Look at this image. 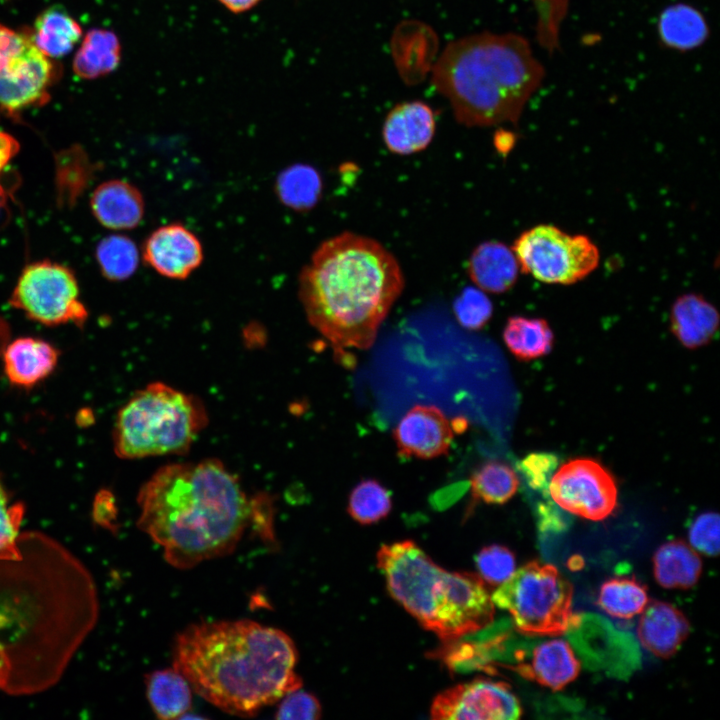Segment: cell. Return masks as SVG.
<instances>
[{
	"label": "cell",
	"mask_w": 720,
	"mask_h": 720,
	"mask_svg": "<svg viewBox=\"0 0 720 720\" xmlns=\"http://www.w3.org/2000/svg\"><path fill=\"white\" fill-rule=\"evenodd\" d=\"M20 554L0 558V691L12 696L56 685L99 615L86 566L54 538L21 532Z\"/></svg>",
	"instance_id": "cell-1"
},
{
	"label": "cell",
	"mask_w": 720,
	"mask_h": 720,
	"mask_svg": "<svg viewBox=\"0 0 720 720\" xmlns=\"http://www.w3.org/2000/svg\"><path fill=\"white\" fill-rule=\"evenodd\" d=\"M137 526L163 548L165 560L188 569L234 551L250 520L238 478L215 458L158 469L141 487Z\"/></svg>",
	"instance_id": "cell-2"
},
{
	"label": "cell",
	"mask_w": 720,
	"mask_h": 720,
	"mask_svg": "<svg viewBox=\"0 0 720 720\" xmlns=\"http://www.w3.org/2000/svg\"><path fill=\"white\" fill-rule=\"evenodd\" d=\"M298 653L282 630L248 619L192 624L173 647V667L205 700L250 717L302 686Z\"/></svg>",
	"instance_id": "cell-3"
},
{
	"label": "cell",
	"mask_w": 720,
	"mask_h": 720,
	"mask_svg": "<svg viewBox=\"0 0 720 720\" xmlns=\"http://www.w3.org/2000/svg\"><path fill=\"white\" fill-rule=\"evenodd\" d=\"M395 256L380 242L342 232L314 251L299 275L310 324L334 351L368 349L404 288Z\"/></svg>",
	"instance_id": "cell-4"
},
{
	"label": "cell",
	"mask_w": 720,
	"mask_h": 720,
	"mask_svg": "<svg viewBox=\"0 0 720 720\" xmlns=\"http://www.w3.org/2000/svg\"><path fill=\"white\" fill-rule=\"evenodd\" d=\"M545 75L529 42L482 32L450 42L432 69L434 88L467 127L516 123Z\"/></svg>",
	"instance_id": "cell-5"
},
{
	"label": "cell",
	"mask_w": 720,
	"mask_h": 720,
	"mask_svg": "<svg viewBox=\"0 0 720 720\" xmlns=\"http://www.w3.org/2000/svg\"><path fill=\"white\" fill-rule=\"evenodd\" d=\"M376 557L391 596L441 640L493 621L494 604L478 574L444 570L411 540L382 545Z\"/></svg>",
	"instance_id": "cell-6"
},
{
	"label": "cell",
	"mask_w": 720,
	"mask_h": 720,
	"mask_svg": "<svg viewBox=\"0 0 720 720\" xmlns=\"http://www.w3.org/2000/svg\"><path fill=\"white\" fill-rule=\"evenodd\" d=\"M207 424L208 414L199 398L153 382L119 410L113 428L114 451L123 459L182 454Z\"/></svg>",
	"instance_id": "cell-7"
},
{
	"label": "cell",
	"mask_w": 720,
	"mask_h": 720,
	"mask_svg": "<svg viewBox=\"0 0 720 720\" xmlns=\"http://www.w3.org/2000/svg\"><path fill=\"white\" fill-rule=\"evenodd\" d=\"M572 596V585L555 566L531 561L500 584L491 599L521 633L556 636L580 623Z\"/></svg>",
	"instance_id": "cell-8"
},
{
	"label": "cell",
	"mask_w": 720,
	"mask_h": 720,
	"mask_svg": "<svg viewBox=\"0 0 720 720\" xmlns=\"http://www.w3.org/2000/svg\"><path fill=\"white\" fill-rule=\"evenodd\" d=\"M512 250L521 272L547 284L577 283L590 275L600 260L599 249L588 236L569 234L551 224L525 230Z\"/></svg>",
	"instance_id": "cell-9"
},
{
	"label": "cell",
	"mask_w": 720,
	"mask_h": 720,
	"mask_svg": "<svg viewBox=\"0 0 720 720\" xmlns=\"http://www.w3.org/2000/svg\"><path fill=\"white\" fill-rule=\"evenodd\" d=\"M79 294L73 272L63 265L46 260L25 267L9 302L39 323L50 326L73 323L81 326L88 312Z\"/></svg>",
	"instance_id": "cell-10"
},
{
	"label": "cell",
	"mask_w": 720,
	"mask_h": 720,
	"mask_svg": "<svg viewBox=\"0 0 720 720\" xmlns=\"http://www.w3.org/2000/svg\"><path fill=\"white\" fill-rule=\"evenodd\" d=\"M52 73L30 37L0 24V109L14 113L43 103Z\"/></svg>",
	"instance_id": "cell-11"
},
{
	"label": "cell",
	"mask_w": 720,
	"mask_h": 720,
	"mask_svg": "<svg viewBox=\"0 0 720 720\" xmlns=\"http://www.w3.org/2000/svg\"><path fill=\"white\" fill-rule=\"evenodd\" d=\"M548 492L565 511L593 521L607 518L617 505L614 477L598 461L590 458L564 463L552 475Z\"/></svg>",
	"instance_id": "cell-12"
},
{
	"label": "cell",
	"mask_w": 720,
	"mask_h": 720,
	"mask_svg": "<svg viewBox=\"0 0 720 720\" xmlns=\"http://www.w3.org/2000/svg\"><path fill=\"white\" fill-rule=\"evenodd\" d=\"M433 719L515 720L522 708L511 687L502 681L477 678L448 688L431 706Z\"/></svg>",
	"instance_id": "cell-13"
},
{
	"label": "cell",
	"mask_w": 720,
	"mask_h": 720,
	"mask_svg": "<svg viewBox=\"0 0 720 720\" xmlns=\"http://www.w3.org/2000/svg\"><path fill=\"white\" fill-rule=\"evenodd\" d=\"M453 432L441 409L418 404L401 418L393 438L400 456L433 459L448 454Z\"/></svg>",
	"instance_id": "cell-14"
},
{
	"label": "cell",
	"mask_w": 720,
	"mask_h": 720,
	"mask_svg": "<svg viewBox=\"0 0 720 720\" xmlns=\"http://www.w3.org/2000/svg\"><path fill=\"white\" fill-rule=\"evenodd\" d=\"M143 260L158 274L183 280L203 261V247L198 237L180 223H170L154 230L143 245Z\"/></svg>",
	"instance_id": "cell-15"
},
{
	"label": "cell",
	"mask_w": 720,
	"mask_h": 720,
	"mask_svg": "<svg viewBox=\"0 0 720 720\" xmlns=\"http://www.w3.org/2000/svg\"><path fill=\"white\" fill-rule=\"evenodd\" d=\"M436 129L435 112L423 101L395 105L386 115L382 137L387 149L398 155L423 151L431 143Z\"/></svg>",
	"instance_id": "cell-16"
},
{
	"label": "cell",
	"mask_w": 720,
	"mask_h": 720,
	"mask_svg": "<svg viewBox=\"0 0 720 720\" xmlns=\"http://www.w3.org/2000/svg\"><path fill=\"white\" fill-rule=\"evenodd\" d=\"M641 614L637 634L642 646L657 657L674 655L689 633L684 614L662 601L648 602Z\"/></svg>",
	"instance_id": "cell-17"
},
{
	"label": "cell",
	"mask_w": 720,
	"mask_h": 720,
	"mask_svg": "<svg viewBox=\"0 0 720 720\" xmlns=\"http://www.w3.org/2000/svg\"><path fill=\"white\" fill-rule=\"evenodd\" d=\"M4 372L11 384L32 387L55 369L59 352L42 339L20 337L2 350Z\"/></svg>",
	"instance_id": "cell-18"
},
{
	"label": "cell",
	"mask_w": 720,
	"mask_h": 720,
	"mask_svg": "<svg viewBox=\"0 0 720 720\" xmlns=\"http://www.w3.org/2000/svg\"><path fill=\"white\" fill-rule=\"evenodd\" d=\"M91 209L96 219L114 230L135 228L142 220L144 199L137 187L124 180L100 184L91 196Z\"/></svg>",
	"instance_id": "cell-19"
},
{
	"label": "cell",
	"mask_w": 720,
	"mask_h": 720,
	"mask_svg": "<svg viewBox=\"0 0 720 720\" xmlns=\"http://www.w3.org/2000/svg\"><path fill=\"white\" fill-rule=\"evenodd\" d=\"M468 275L484 292L504 293L517 281L520 267L512 248L490 240L479 244L468 261Z\"/></svg>",
	"instance_id": "cell-20"
},
{
	"label": "cell",
	"mask_w": 720,
	"mask_h": 720,
	"mask_svg": "<svg viewBox=\"0 0 720 720\" xmlns=\"http://www.w3.org/2000/svg\"><path fill=\"white\" fill-rule=\"evenodd\" d=\"M512 669L528 680L560 690L578 676L580 663L570 645L556 639L537 646L529 663H519Z\"/></svg>",
	"instance_id": "cell-21"
},
{
	"label": "cell",
	"mask_w": 720,
	"mask_h": 720,
	"mask_svg": "<svg viewBox=\"0 0 720 720\" xmlns=\"http://www.w3.org/2000/svg\"><path fill=\"white\" fill-rule=\"evenodd\" d=\"M673 334L687 348L710 342L719 326L717 309L703 296L688 293L678 297L670 312Z\"/></svg>",
	"instance_id": "cell-22"
},
{
	"label": "cell",
	"mask_w": 720,
	"mask_h": 720,
	"mask_svg": "<svg viewBox=\"0 0 720 720\" xmlns=\"http://www.w3.org/2000/svg\"><path fill=\"white\" fill-rule=\"evenodd\" d=\"M145 685L148 701L158 718L176 719L190 710L193 689L176 668L146 674Z\"/></svg>",
	"instance_id": "cell-23"
},
{
	"label": "cell",
	"mask_w": 720,
	"mask_h": 720,
	"mask_svg": "<svg viewBox=\"0 0 720 720\" xmlns=\"http://www.w3.org/2000/svg\"><path fill=\"white\" fill-rule=\"evenodd\" d=\"M653 571L661 586L688 589L698 582L702 562L693 548L681 540H674L657 549Z\"/></svg>",
	"instance_id": "cell-24"
},
{
	"label": "cell",
	"mask_w": 720,
	"mask_h": 720,
	"mask_svg": "<svg viewBox=\"0 0 720 720\" xmlns=\"http://www.w3.org/2000/svg\"><path fill=\"white\" fill-rule=\"evenodd\" d=\"M121 60L117 35L105 29L90 30L73 60V70L83 79H95L114 71Z\"/></svg>",
	"instance_id": "cell-25"
},
{
	"label": "cell",
	"mask_w": 720,
	"mask_h": 720,
	"mask_svg": "<svg viewBox=\"0 0 720 720\" xmlns=\"http://www.w3.org/2000/svg\"><path fill=\"white\" fill-rule=\"evenodd\" d=\"M657 29L664 45L677 50L700 46L709 33L704 16L683 3L667 7L659 17Z\"/></svg>",
	"instance_id": "cell-26"
},
{
	"label": "cell",
	"mask_w": 720,
	"mask_h": 720,
	"mask_svg": "<svg viewBox=\"0 0 720 720\" xmlns=\"http://www.w3.org/2000/svg\"><path fill=\"white\" fill-rule=\"evenodd\" d=\"M81 35L78 22L64 9L53 7L39 15L31 39L47 57H61L71 51Z\"/></svg>",
	"instance_id": "cell-27"
},
{
	"label": "cell",
	"mask_w": 720,
	"mask_h": 720,
	"mask_svg": "<svg viewBox=\"0 0 720 720\" xmlns=\"http://www.w3.org/2000/svg\"><path fill=\"white\" fill-rule=\"evenodd\" d=\"M553 339L549 324L542 318L512 316L503 331L507 348L520 360H532L547 354Z\"/></svg>",
	"instance_id": "cell-28"
},
{
	"label": "cell",
	"mask_w": 720,
	"mask_h": 720,
	"mask_svg": "<svg viewBox=\"0 0 720 720\" xmlns=\"http://www.w3.org/2000/svg\"><path fill=\"white\" fill-rule=\"evenodd\" d=\"M472 505L504 504L517 492L519 478L506 463L492 460L480 465L470 476Z\"/></svg>",
	"instance_id": "cell-29"
},
{
	"label": "cell",
	"mask_w": 720,
	"mask_h": 720,
	"mask_svg": "<svg viewBox=\"0 0 720 720\" xmlns=\"http://www.w3.org/2000/svg\"><path fill=\"white\" fill-rule=\"evenodd\" d=\"M275 188L284 205L296 211H307L320 199L322 179L314 167L295 164L279 174Z\"/></svg>",
	"instance_id": "cell-30"
},
{
	"label": "cell",
	"mask_w": 720,
	"mask_h": 720,
	"mask_svg": "<svg viewBox=\"0 0 720 720\" xmlns=\"http://www.w3.org/2000/svg\"><path fill=\"white\" fill-rule=\"evenodd\" d=\"M648 602L646 587L633 577L608 579L602 584L597 599L598 606L605 613L620 619L640 614Z\"/></svg>",
	"instance_id": "cell-31"
},
{
	"label": "cell",
	"mask_w": 720,
	"mask_h": 720,
	"mask_svg": "<svg viewBox=\"0 0 720 720\" xmlns=\"http://www.w3.org/2000/svg\"><path fill=\"white\" fill-rule=\"evenodd\" d=\"M96 259L103 275L112 281L128 279L137 269L139 251L135 243L124 235L113 234L98 244Z\"/></svg>",
	"instance_id": "cell-32"
},
{
	"label": "cell",
	"mask_w": 720,
	"mask_h": 720,
	"mask_svg": "<svg viewBox=\"0 0 720 720\" xmlns=\"http://www.w3.org/2000/svg\"><path fill=\"white\" fill-rule=\"evenodd\" d=\"M390 492L375 479L360 481L351 491L347 511L360 524L370 525L384 519L391 511Z\"/></svg>",
	"instance_id": "cell-33"
},
{
	"label": "cell",
	"mask_w": 720,
	"mask_h": 720,
	"mask_svg": "<svg viewBox=\"0 0 720 720\" xmlns=\"http://www.w3.org/2000/svg\"><path fill=\"white\" fill-rule=\"evenodd\" d=\"M453 310L462 327L477 330L490 320L493 305L483 290L467 287L455 299Z\"/></svg>",
	"instance_id": "cell-34"
},
{
	"label": "cell",
	"mask_w": 720,
	"mask_h": 720,
	"mask_svg": "<svg viewBox=\"0 0 720 720\" xmlns=\"http://www.w3.org/2000/svg\"><path fill=\"white\" fill-rule=\"evenodd\" d=\"M24 510L23 504L10 502L0 479V558H12L20 554L18 540Z\"/></svg>",
	"instance_id": "cell-35"
},
{
	"label": "cell",
	"mask_w": 720,
	"mask_h": 720,
	"mask_svg": "<svg viewBox=\"0 0 720 720\" xmlns=\"http://www.w3.org/2000/svg\"><path fill=\"white\" fill-rule=\"evenodd\" d=\"M478 575L492 586H499L515 571L514 554L505 546L490 545L482 548L475 557Z\"/></svg>",
	"instance_id": "cell-36"
},
{
	"label": "cell",
	"mask_w": 720,
	"mask_h": 720,
	"mask_svg": "<svg viewBox=\"0 0 720 720\" xmlns=\"http://www.w3.org/2000/svg\"><path fill=\"white\" fill-rule=\"evenodd\" d=\"M688 536L693 549L707 556H716L719 552L718 514H700L691 524Z\"/></svg>",
	"instance_id": "cell-37"
},
{
	"label": "cell",
	"mask_w": 720,
	"mask_h": 720,
	"mask_svg": "<svg viewBox=\"0 0 720 720\" xmlns=\"http://www.w3.org/2000/svg\"><path fill=\"white\" fill-rule=\"evenodd\" d=\"M558 463L559 460L555 454L534 452L519 462V469L532 489L548 491L550 479Z\"/></svg>",
	"instance_id": "cell-38"
},
{
	"label": "cell",
	"mask_w": 720,
	"mask_h": 720,
	"mask_svg": "<svg viewBox=\"0 0 720 720\" xmlns=\"http://www.w3.org/2000/svg\"><path fill=\"white\" fill-rule=\"evenodd\" d=\"M276 710L277 719L312 720L321 717V705L318 699L300 688L284 695Z\"/></svg>",
	"instance_id": "cell-39"
},
{
	"label": "cell",
	"mask_w": 720,
	"mask_h": 720,
	"mask_svg": "<svg viewBox=\"0 0 720 720\" xmlns=\"http://www.w3.org/2000/svg\"><path fill=\"white\" fill-rule=\"evenodd\" d=\"M93 518L100 526L113 529L116 508L110 492L103 490L97 494L93 506Z\"/></svg>",
	"instance_id": "cell-40"
},
{
	"label": "cell",
	"mask_w": 720,
	"mask_h": 720,
	"mask_svg": "<svg viewBox=\"0 0 720 720\" xmlns=\"http://www.w3.org/2000/svg\"><path fill=\"white\" fill-rule=\"evenodd\" d=\"M18 149V142L11 135L0 131V172H2L10 160L17 154Z\"/></svg>",
	"instance_id": "cell-41"
},
{
	"label": "cell",
	"mask_w": 720,
	"mask_h": 720,
	"mask_svg": "<svg viewBox=\"0 0 720 720\" xmlns=\"http://www.w3.org/2000/svg\"><path fill=\"white\" fill-rule=\"evenodd\" d=\"M262 0H218V2L233 14H242L250 11Z\"/></svg>",
	"instance_id": "cell-42"
},
{
	"label": "cell",
	"mask_w": 720,
	"mask_h": 720,
	"mask_svg": "<svg viewBox=\"0 0 720 720\" xmlns=\"http://www.w3.org/2000/svg\"><path fill=\"white\" fill-rule=\"evenodd\" d=\"M8 200L7 192L4 189V187L0 184V214L2 210L6 207V203Z\"/></svg>",
	"instance_id": "cell-43"
},
{
	"label": "cell",
	"mask_w": 720,
	"mask_h": 720,
	"mask_svg": "<svg viewBox=\"0 0 720 720\" xmlns=\"http://www.w3.org/2000/svg\"><path fill=\"white\" fill-rule=\"evenodd\" d=\"M6 335H7V326L2 320H0V348H2V349L4 348L3 343H4V340L6 339Z\"/></svg>",
	"instance_id": "cell-44"
}]
</instances>
